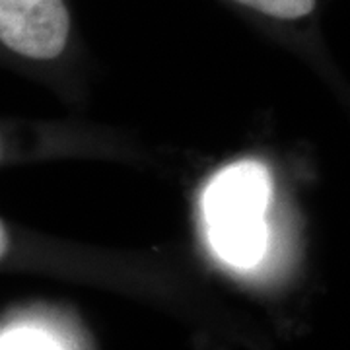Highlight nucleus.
I'll return each instance as SVG.
<instances>
[{
  "label": "nucleus",
  "mask_w": 350,
  "mask_h": 350,
  "mask_svg": "<svg viewBox=\"0 0 350 350\" xmlns=\"http://www.w3.org/2000/svg\"><path fill=\"white\" fill-rule=\"evenodd\" d=\"M271 200V177L259 162H238L214 175L202 195L206 238L226 267L251 273L269 251L265 213Z\"/></svg>",
  "instance_id": "nucleus-1"
},
{
  "label": "nucleus",
  "mask_w": 350,
  "mask_h": 350,
  "mask_svg": "<svg viewBox=\"0 0 350 350\" xmlns=\"http://www.w3.org/2000/svg\"><path fill=\"white\" fill-rule=\"evenodd\" d=\"M70 18L63 0H0V39L14 53L38 61L66 47Z\"/></svg>",
  "instance_id": "nucleus-2"
},
{
  "label": "nucleus",
  "mask_w": 350,
  "mask_h": 350,
  "mask_svg": "<svg viewBox=\"0 0 350 350\" xmlns=\"http://www.w3.org/2000/svg\"><path fill=\"white\" fill-rule=\"evenodd\" d=\"M0 350H82L72 333L45 317H22L2 329Z\"/></svg>",
  "instance_id": "nucleus-3"
},
{
  "label": "nucleus",
  "mask_w": 350,
  "mask_h": 350,
  "mask_svg": "<svg viewBox=\"0 0 350 350\" xmlns=\"http://www.w3.org/2000/svg\"><path fill=\"white\" fill-rule=\"evenodd\" d=\"M236 2L280 20L304 18L315 6V0H236Z\"/></svg>",
  "instance_id": "nucleus-4"
}]
</instances>
